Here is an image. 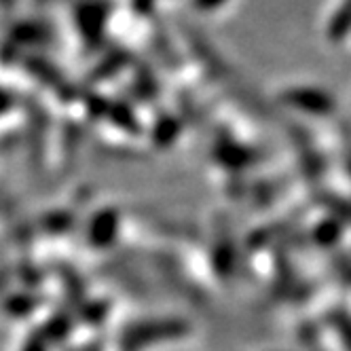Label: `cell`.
Listing matches in <instances>:
<instances>
[{
    "mask_svg": "<svg viewBox=\"0 0 351 351\" xmlns=\"http://www.w3.org/2000/svg\"><path fill=\"white\" fill-rule=\"evenodd\" d=\"M220 3L222 0H197V5H202V7H216Z\"/></svg>",
    "mask_w": 351,
    "mask_h": 351,
    "instance_id": "3957f363",
    "label": "cell"
},
{
    "mask_svg": "<svg viewBox=\"0 0 351 351\" xmlns=\"http://www.w3.org/2000/svg\"><path fill=\"white\" fill-rule=\"evenodd\" d=\"M186 326L180 322H153V324H142L138 328H132V332L125 337V345L128 347H140L148 341H159V339H173L184 335Z\"/></svg>",
    "mask_w": 351,
    "mask_h": 351,
    "instance_id": "6da1fadb",
    "label": "cell"
},
{
    "mask_svg": "<svg viewBox=\"0 0 351 351\" xmlns=\"http://www.w3.org/2000/svg\"><path fill=\"white\" fill-rule=\"evenodd\" d=\"M290 102L296 106H305L313 112H326L330 108V99L315 91H296L290 95Z\"/></svg>",
    "mask_w": 351,
    "mask_h": 351,
    "instance_id": "7a4b0ae2",
    "label": "cell"
},
{
    "mask_svg": "<svg viewBox=\"0 0 351 351\" xmlns=\"http://www.w3.org/2000/svg\"><path fill=\"white\" fill-rule=\"evenodd\" d=\"M26 351H43V347H40V343H36V341H34V343H30V345H28V349H26Z\"/></svg>",
    "mask_w": 351,
    "mask_h": 351,
    "instance_id": "277c9868",
    "label": "cell"
}]
</instances>
